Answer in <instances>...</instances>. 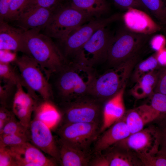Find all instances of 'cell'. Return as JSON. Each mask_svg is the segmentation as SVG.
Wrapping results in <instances>:
<instances>
[{
    "instance_id": "obj_43",
    "label": "cell",
    "mask_w": 166,
    "mask_h": 166,
    "mask_svg": "<svg viewBox=\"0 0 166 166\" xmlns=\"http://www.w3.org/2000/svg\"><path fill=\"white\" fill-rule=\"evenodd\" d=\"M155 53L159 66L160 67H166V48Z\"/></svg>"
},
{
    "instance_id": "obj_25",
    "label": "cell",
    "mask_w": 166,
    "mask_h": 166,
    "mask_svg": "<svg viewBox=\"0 0 166 166\" xmlns=\"http://www.w3.org/2000/svg\"><path fill=\"white\" fill-rule=\"evenodd\" d=\"M70 5L97 18L107 12L109 9L107 0H70Z\"/></svg>"
},
{
    "instance_id": "obj_18",
    "label": "cell",
    "mask_w": 166,
    "mask_h": 166,
    "mask_svg": "<svg viewBox=\"0 0 166 166\" xmlns=\"http://www.w3.org/2000/svg\"><path fill=\"white\" fill-rule=\"evenodd\" d=\"M160 116L149 104H145L126 112L123 118L131 134L141 130Z\"/></svg>"
},
{
    "instance_id": "obj_21",
    "label": "cell",
    "mask_w": 166,
    "mask_h": 166,
    "mask_svg": "<svg viewBox=\"0 0 166 166\" xmlns=\"http://www.w3.org/2000/svg\"><path fill=\"white\" fill-rule=\"evenodd\" d=\"M24 31L9 25L5 21L0 22V49L20 52L26 54L23 39Z\"/></svg>"
},
{
    "instance_id": "obj_34",
    "label": "cell",
    "mask_w": 166,
    "mask_h": 166,
    "mask_svg": "<svg viewBox=\"0 0 166 166\" xmlns=\"http://www.w3.org/2000/svg\"><path fill=\"white\" fill-rule=\"evenodd\" d=\"M157 126L159 137V148L158 152H166V114L159 117Z\"/></svg>"
},
{
    "instance_id": "obj_17",
    "label": "cell",
    "mask_w": 166,
    "mask_h": 166,
    "mask_svg": "<svg viewBox=\"0 0 166 166\" xmlns=\"http://www.w3.org/2000/svg\"><path fill=\"white\" fill-rule=\"evenodd\" d=\"M23 88L21 83L17 84L12 110L20 122L28 128L31 121L32 114L40 100L35 99L28 92H26Z\"/></svg>"
},
{
    "instance_id": "obj_24",
    "label": "cell",
    "mask_w": 166,
    "mask_h": 166,
    "mask_svg": "<svg viewBox=\"0 0 166 166\" xmlns=\"http://www.w3.org/2000/svg\"><path fill=\"white\" fill-rule=\"evenodd\" d=\"M159 69L144 76L135 82L131 90L135 98L140 99L149 97L154 93Z\"/></svg>"
},
{
    "instance_id": "obj_8",
    "label": "cell",
    "mask_w": 166,
    "mask_h": 166,
    "mask_svg": "<svg viewBox=\"0 0 166 166\" xmlns=\"http://www.w3.org/2000/svg\"><path fill=\"white\" fill-rule=\"evenodd\" d=\"M108 26L97 30L77 53L72 62L94 68L107 61L109 47L114 36Z\"/></svg>"
},
{
    "instance_id": "obj_7",
    "label": "cell",
    "mask_w": 166,
    "mask_h": 166,
    "mask_svg": "<svg viewBox=\"0 0 166 166\" xmlns=\"http://www.w3.org/2000/svg\"><path fill=\"white\" fill-rule=\"evenodd\" d=\"M115 14L106 18H97L81 26L57 45L67 62L71 61L77 53L93 34L101 27L109 26L119 18Z\"/></svg>"
},
{
    "instance_id": "obj_28",
    "label": "cell",
    "mask_w": 166,
    "mask_h": 166,
    "mask_svg": "<svg viewBox=\"0 0 166 166\" xmlns=\"http://www.w3.org/2000/svg\"><path fill=\"white\" fill-rule=\"evenodd\" d=\"M0 84V103L1 106L9 108L12 106L13 100L17 89V84L8 81H3Z\"/></svg>"
},
{
    "instance_id": "obj_30",
    "label": "cell",
    "mask_w": 166,
    "mask_h": 166,
    "mask_svg": "<svg viewBox=\"0 0 166 166\" xmlns=\"http://www.w3.org/2000/svg\"><path fill=\"white\" fill-rule=\"evenodd\" d=\"M14 115L0 132V137L16 134H27L28 128L24 126Z\"/></svg>"
},
{
    "instance_id": "obj_9",
    "label": "cell",
    "mask_w": 166,
    "mask_h": 166,
    "mask_svg": "<svg viewBox=\"0 0 166 166\" xmlns=\"http://www.w3.org/2000/svg\"><path fill=\"white\" fill-rule=\"evenodd\" d=\"M99 123H65L59 129L60 141L66 145L89 152L92 144L98 137L101 127Z\"/></svg>"
},
{
    "instance_id": "obj_12",
    "label": "cell",
    "mask_w": 166,
    "mask_h": 166,
    "mask_svg": "<svg viewBox=\"0 0 166 166\" xmlns=\"http://www.w3.org/2000/svg\"><path fill=\"white\" fill-rule=\"evenodd\" d=\"M50 129L44 123L34 118L28 128L29 141L42 152L59 162V148Z\"/></svg>"
},
{
    "instance_id": "obj_13",
    "label": "cell",
    "mask_w": 166,
    "mask_h": 166,
    "mask_svg": "<svg viewBox=\"0 0 166 166\" xmlns=\"http://www.w3.org/2000/svg\"><path fill=\"white\" fill-rule=\"evenodd\" d=\"M17 166H54L55 160L46 156L42 152L29 141L6 147Z\"/></svg>"
},
{
    "instance_id": "obj_37",
    "label": "cell",
    "mask_w": 166,
    "mask_h": 166,
    "mask_svg": "<svg viewBox=\"0 0 166 166\" xmlns=\"http://www.w3.org/2000/svg\"><path fill=\"white\" fill-rule=\"evenodd\" d=\"M0 166H17L13 156L6 147H0Z\"/></svg>"
},
{
    "instance_id": "obj_41",
    "label": "cell",
    "mask_w": 166,
    "mask_h": 166,
    "mask_svg": "<svg viewBox=\"0 0 166 166\" xmlns=\"http://www.w3.org/2000/svg\"><path fill=\"white\" fill-rule=\"evenodd\" d=\"M12 0H0V22L4 21L8 14Z\"/></svg>"
},
{
    "instance_id": "obj_14",
    "label": "cell",
    "mask_w": 166,
    "mask_h": 166,
    "mask_svg": "<svg viewBox=\"0 0 166 166\" xmlns=\"http://www.w3.org/2000/svg\"><path fill=\"white\" fill-rule=\"evenodd\" d=\"M122 19L126 28L134 33L151 35L162 29L147 12L140 9L128 8Z\"/></svg>"
},
{
    "instance_id": "obj_23",
    "label": "cell",
    "mask_w": 166,
    "mask_h": 166,
    "mask_svg": "<svg viewBox=\"0 0 166 166\" xmlns=\"http://www.w3.org/2000/svg\"><path fill=\"white\" fill-rule=\"evenodd\" d=\"M34 112L35 118L50 129L57 125L61 117L59 111L51 100H41Z\"/></svg>"
},
{
    "instance_id": "obj_11",
    "label": "cell",
    "mask_w": 166,
    "mask_h": 166,
    "mask_svg": "<svg viewBox=\"0 0 166 166\" xmlns=\"http://www.w3.org/2000/svg\"><path fill=\"white\" fill-rule=\"evenodd\" d=\"M159 145L157 126L152 125L130 134L113 146L131 151L138 155H151L158 152Z\"/></svg>"
},
{
    "instance_id": "obj_42",
    "label": "cell",
    "mask_w": 166,
    "mask_h": 166,
    "mask_svg": "<svg viewBox=\"0 0 166 166\" xmlns=\"http://www.w3.org/2000/svg\"><path fill=\"white\" fill-rule=\"evenodd\" d=\"M10 51L0 50V63L11 64L14 63L17 57L14 54L10 53Z\"/></svg>"
},
{
    "instance_id": "obj_40",
    "label": "cell",
    "mask_w": 166,
    "mask_h": 166,
    "mask_svg": "<svg viewBox=\"0 0 166 166\" xmlns=\"http://www.w3.org/2000/svg\"><path fill=\"white\" fill-rule=\"evenodd\" d=\"M14 115L12 110L2 106L0 108V132Z\"/></svg>"
},
{
    "instance_id": "obj_3",
    "label": "cell",
    "mask_w": 166,
    "mask_h": 166,
    "mask_svg": "<svg viewBox=\"0 0 166 166\" xmlns=\"http://www.w3.org/2000/svg\"><path fill=\"white\" fill-rule=\"evenodd\" d=\"M140 54L97 75L91 88L89 95L102 102L107 100L126 86Z\"/></svg>"
},
{
    "instance_id": "obj_10",
    "label": "cell",
    "mask_w": 166,
    "mask_h": 166,
    "mask_svg": "<svg viewBox=\"0 0 166 166\" xmlns=\"http://www.w3.org/2000/svg\"><path fill=\"white\" fill-rule=\"evenodd\" d=\"M101 102L90 95L63 103L65 123L76 122L99 123Z\"/></svg>"
},
{
    "instance_id": "obj_5",
    "label": "cell",
    "mask_w": 166,
    "mask_h": 166,
    "mask_svg": "<svg viewBox=\"0 0 166 166\" xmlns=\"http://www.w3.org/2000/svg\"><path fill=\"white\" fill-rule=\"evenodd\" d=\"M151 36L134 33L126 28L119 31L109 47L107 61L112 67L140 53Z\"/></svg>"
},
{
    "instance_id": "obj_2",
    "label": "cell",
    "mask_w": 166,
    "mask_h": 166,
    "mask_svg": "<svg viewBox=\"0 0 166 166\" xmlns=\"http://www.w3.org/2000/svg\"><path fill=\"white\" fill-rule=\"evenodd\" d=\"M23 39L26 54L38 64L47 79L66 63L51 38L44 34L34 30L24 31Z\"/></svg>"
},
{
    "instance_id": "obj_31",
    "label": "cell",
    "mask_w": 166,
    "mask_h": 166,
    "mask_svg": "<svg viewBox=\"0 0 166 166\" xmlns=\"http://www.w3.org/2000/svg\"><path fill=\"white\" fill-rule=\"evenodd\" d=\"M30 0H12L9 11L5 21H15L19 15L27 6Z\"/></svg>"
},
{
    "instance_id": "obj_38",
    "label": "cell",
    "mask_w": 166,
    "mask_h": 166,
    "mask_svg": "<svg viewBox=\"0 0 166 166\" xmlns=\"http://www.w3.org/2000/svg\"><path fill=\"white\" fill-rule=\"evenodd\" d=\"M62 0H30L27 6H34L55 9L61 4Z\"/></svg>"
},
{
    "instance_id": "obj_16",
    "label": "cell",
    "mask_w": 166,
    "mask_h": 166,
    "mask_svg": "<svg viewBox=\"0 0 166 166\" xmlns=\"http://www.w3.org/2000/svg\"><path fill=\"white\" fill-rule=\"evenodd\" d=\"M104 154H100L91 161L93 166H143L137 155L128 150L113 146ZM107 149V150H108Z\"/></svg>"
},
{
    "instance_id": "obj_26",
    "label": "cell",
    "mask_w": 166,
    "mask_h": 166,
    "mask_svg": "<svg viewBox=\"0 0 166 166\" xmlns=\"http://www.w3.org/2000/svg\"><path fill=\"white\" fill-rule=\"evenodd\" d=\"M160 67L155 53L146 59L136 63L133 70L132 80L135 83L144 76L157 70Z\"/></svg>"
},
{
    "instance_id": "obj_19",
    "label": "cell",
    "mask_w": 166,
    "mask_h": 166,
    "mask_svg": "<svg viewBox=\"0 0 166 166\" xmlns=\"http://www.w3.org/2000/svg\"><path fill=\"white\" fill-rule=\"evenodd\" d=\"M103 132L98 138L94 145V151L97 155L101 154L130 134L123 117Z\"/></svg>"
},
{
    "instance_id": "obj_36",
    "label": "cell",
    "mask_w": 166,
    "mask_h": 166,
    "mask_svg": "<svg viewBox=\"0 0 166 166\" xmlns=\"http://www.w3.org/2000/svg\"><path fill=\"white\" fill-rule=\"evenodd\" d=\"M117 6L127 10L129 8L140 9L146 12L140 0H112Z\"/></svg>"
},
{
    "instance_id": "obj_32",
    "label": "cell",
    "mask_w": 166,
    "mask_h": 166,
    "mask_svg": "<svg viewBox=\"0 0 166 166\" xmlns=\"http://www.w3.org/2000/svg\"><path fill=\"white\" fill-rule=\"evenodd\" d=\"M28 141V133L6 135L0 137V147L14 146Z\"/></svg>"
},
{
    "instance_id": "obj_29",
    "label": "cell",
    "mask_w": 166,
    "mask_h": 166,
    "mask_svg": "<svg viewBox=\"0 0 166 166\" xmlns=\"http://www.w3.org/2000/svg\"><path fill=\"white\" fill-rule=\"evenodd\" d=\"M0 81H10L16 84L23 83L19 71H17L11 64L0 63Z\"/></svg>"
},
{
    "instance_id": "obj_39",
    "label": "cell",
    "mask_w": 166,
    "mask_h": 166,
    "mask_svg": "<svg viewBox=\"0 0 166 166\" xmlns=\"http://www.w3.org/2000/svg\"><path fill=\"white\" fill-rule=\"evenodd\" d=\"M150 45L152 50L157 52L165 48L166 38L162 34L155 35L150 38Z\"/></svg>"
},
{
    "instance_id": "obj_33",
    "label": "cell",
    "mask_w": 166,
    "mask_h": 166,
    "mask_svg": "<svg viewBox=\"0 0 166 166\" xmlns=\"http://www.w3.org/2000/svg\"><path fill=\"white\" fill-rule=\"evenodd\" d=\"M143 166H166V154L158 152L151 155H138Z\"/></svg>"
},
{
    "instance_id": "obj_35",
    "label": "cell",
    "mask_w": 166,
    "mask_h": 166,
    "mask_svg": "<svg viewBox=\"0 0 166 166\" xmlns=\"http://www.w3.org/2000/svg\"><path fill=\"white\" fill-rule=\"evenodd\" d=\"M154 92L166 95V67H160L158 69Z\"/></svg>"
},
{
    "instance_id": "obj_15",
    "label": "cell",
    "mask_w": 166,
    "mask_h": 166,
    "mask_svg": "<svg viewBox=\"0 0 166 166\" xmlns=\"http://www.w3.org/2000/svg\"><path fill=\"white\" fill-rule=\"evenodd\" d=\"M34 6H28L15 22L24 31L42 30L51 18L54 10Z\"/></svg>"
},
{
    "instance_id": "obj_44",
    "label": "cell",
    "mask_w": 166,
    "mask_h": 166,
    "mask_svg": "<svg viewBox=\"0 0 166 166\" xmlns=\"http://www.w3.org/2000/svg\"><path fill=\"white\" fill-rule=\"evenodd\" d=\"M165 153V154H166V152H165V153Z\"/></svg>"
},
{
    "instance_id": "obj_1",
    "label": "cell",
    "mask_w": 166,
    "mask_h": 166,
    "mask_svg": "<svg viewBox=\"0 0 166 166\" xmlns=\"http://www.w3.org/2000/svg\"><path fill=\"white\" fill-rule=\"evenodd\" d=\"M97 75L95 68L73 62L66 63L48 79L53 99L56 97L62 104L89 95Z\"/></svg>"
},
{
    "instance_id": "obj_20",
    "label": "cell",
    "mask_w": 166,
    "mask_h": 166,
    "mask_svg": "<svg viewBox=\"0 0 166 166\" xmlns=\"http://www.w3.org/2000/svg\"><path fill=\"white\" fill-rule=\"evenodd\" d=\"M126 86L124 87L105 102L103 109L102 122L100 133L121 119L126 112L124 96Z\"/></svg>"
},
{
    "instance_id": "obj_6",
    "label": "cell",
    "mask_w": 166,
    "mask_h": 166,
    "mask_svg": "<svg viewBox=\"0 0 166 166\" xmlns=\"http://www.w3.org/2000/svg\"><path fill=\"white\" fill-rule=\"evenodd\" d=\"M14 63L18 68L27 92L36 99L51 100L53 96L48 80L38 64L30 57L24 53L18 57Z\"/></svg>"
},
{
    "instance_id": "obj_4",
    "label": "cell",
    "mask_w": 166,
    "mask_h": 166,
    "mask_svg": "<svg viewBox=\"0 0 166 166\" xmlns=\"http://www.w3.org/2000/svg\"><path fill=\"white\" fill-rule=\"evenodd\" d=\"M94 17L96 18L70 4H61L54 10L49 21L42 30L43 33L60 41Z\"/></svg>"
},
{
    "instance_id": "obj_27",
    "label": "cell",
    "mask_w": 166,
    "mask_h": 166,
    "mask_svg": "<svg viewBox=\"0 0 166 166\" xmlns=\"http://www.w3.org/2000/svg\"><path fill=\"white\" fill-rule=\"evenodd\" d=\"M148 10L161 24H166V0H140Z\"/></svg>"
},
{
    "instance_id": "obj_22",
    "label": "cell",
    "mask_w": 166,
    "mask_h": 166,
    "mask_svg": "<svg viewBox=\"0 0 166 166\" xmlns=\"http://www.w3.org/2000/svg\"><path fill=\"white\" fill-rule=\"evenodd\" d=\"M59 162L63 166H86L90 165L89 152L75 148L60 142Z\"/></svg>"
}]
</instances>
